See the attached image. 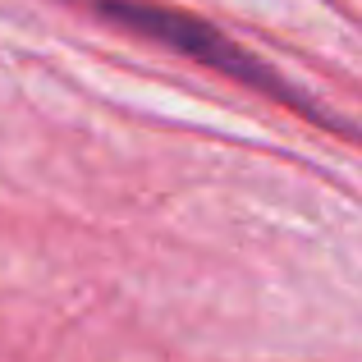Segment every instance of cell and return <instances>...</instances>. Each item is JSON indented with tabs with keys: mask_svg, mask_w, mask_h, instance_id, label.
<instances>
[{
	"mask_svg": "<svg viewBox=\"0 0 362 362\" xmlns=\"http://www.w3.org/2000/svg\"><path fill=\"white\" fill-rule=\"evenodd\" d=\"M106 14L124 18V23H133L138 33H151L160 37V42L179 46V51L197 55V60L216 64V69L234 74V78L243 83H257V88H271V92H284L280 83L271 78V74L262 69V60H252V55H243L234 42H225L216 28H202L193 23V18H179V14H165V9H147V5H106Z\"/></svg>",
	"mask_w": 362,
	"mask_h": 362,
	"instance_id": "1",
	"label": "cell"
}]
</instances>
